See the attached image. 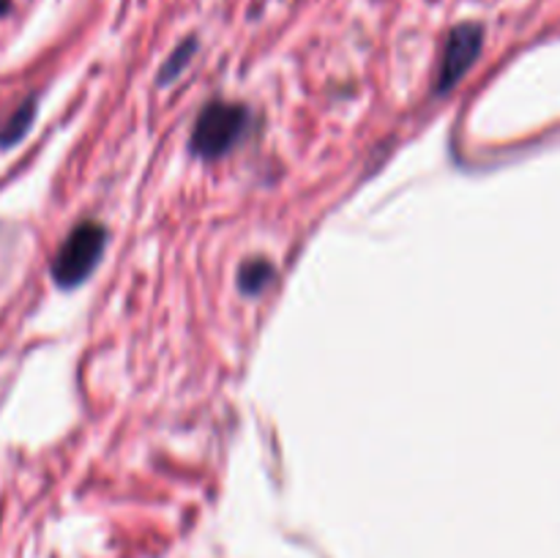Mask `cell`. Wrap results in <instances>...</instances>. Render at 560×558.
Masks as SVG:
<instances>
[{"mask_svg": "<svg viewBox=\"0 0 560 558\" xmlns=\"http://www.w3.org/2000/svg\"><path fill=\"white\" fill-rule=\"evenodd\" d=\"M273 279V266L268 260H246L244 266H241V274H238V284L244 293L255 295L260 293V290H266V284Z\"/></svg>", "mask_w": 560, "mask_h": 558, "instance_id": "obj_4", "label": "cell"}, {"mask_svg": "<svg viewBox=\"0 0 560 558\" xmlns=\"http://www.w3.org/2000/svg\"><path fill=\"white\" fill-rule=\"evenodd\" d=\"M249 126V109L235 102H211L191 131V151L202 159H219L241 140Z\"/></svg>", "mask_w": 560, "mask_h": 558, "instance_id": "obj_1", "label": "cell"}, {"mask_svg": "<svg viewBox=\"0 0 560 558\" xmlns=\"http://www.w3.org/2000/svg\"><path fill=\"white\" fill-rule=\"evenodd\" d=\"M33 115H36V102H33V98H27V102H22V107L16 109L9 120H5L3 131H0V146L5 148V146H11V142L20 140V137L27 131V126H31Z\"/></svg>", "mask_w": 560, "mask_h": 558, "instance_id": "obj_5", "label": "cell"}, {"mask_svg": "<svg viewBox=\"0 0 560 558\" xmlns=\"http://www.w3.org/2000/svg\"><path fill=\"white\" fill-rule=\"evenodd\" d=\"M481 44H485V31H481L479 25L468 22V25L454 27L446 47H443L441 71H438V91L446 93L448 88H454L465 74H468L474 60L479 58Z\"/></svg>", "mask_w": 560, "mask_h": 558, "instance_id": "obj_3", "label": "cell"}, {"mask_svg": "<svg viewBox=\"0 0 560 558\" xmlns=\"http://www.w3.org/2000/svg\"><path fill=\"white\" fill-rule=\"evenodd\" d=\"M104 244H107V233L98 222H80L66 241L60 244V249L55 252L52 260V279L60 288H77L80 282H85L88 274L96 268L98 257H102Z\"/></svg>", "mask_w": 560, "mask_h": 558, "instance_id": "obj_2", "label": "cell"}, {"mask_svg": "<svg viewBox=\"0 0 560 558\" xmlns=\"http://www.w3.org/2000/svg\"><path fill=\"white\" fill-rule=\"evenodd\" d=\"M191 49H195V42H186V44H180V47H178V53H175L173 58L167 60V66H164V71H162V82H170V77H178V71L184 69V66H186V60L191 58Z\"/></svg>", "mask_w": 560, "mask_h": 558, "instance_id": "obj_6", "label": "cell"}, {"mask_svg": "<svg viewBox=\"0 0 560 558\" xmlns=\"http://www.w3.org/2000/svg\"><path fill=\"white\" fill-rule=\"evenodd\" d=\"M9 11V0H0V14H5Z\"/></svg>", "mask_w": 560, "mask_h": 558, "instance_id": "obj_7", "label": "cell"}]
</instances>
